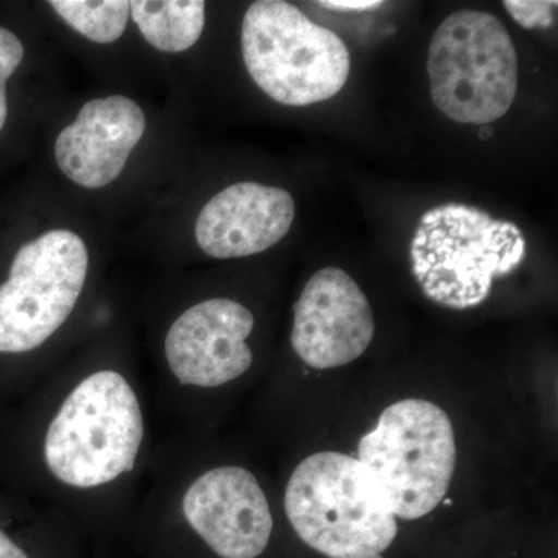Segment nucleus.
<instances>
[{
    "mask_svg": "<svg viewBox=\"0 0 558 558\" xmlns=\"http://www.w3.org/2000/svg\"><path fill=\"white\" fill-rule=\"evenodd\" d=\"M132 20L154 49L179 53L199 40L205 27L202 0H134Z\"/></svg>",
    "mask_w": 558,
    "mask_h": 558,
    "instance_id": "obj_13",
    "label": "nucleus"
},
{
    "mask_svg": "<svg viewBox=\"0 0 558 558\" xmlns=\"http://www.w3.org/2000/svg\"><path fill=\"white\" fill-rule=\"evenodd\" d=\"M24 60V46L13 32L0 27V131L7 121V81Z\"/></svg>",
    "mask_w": 558,
    "mask_h": 558,
    "instance_id": "obj_15",
    "label": "nucleus"
},
{
    "mask_svg": "<svg viewBox=\"0 0 558 558\" xmlns=\"http://www.w3.org/2000/svg\"><path fill=\"white\" fill-rule=\"evenodd\" d=\"M241 47L250 76L279 105L301 108L329 100L351 72L347 44L282 0L248 7Z\"/></svg>",
    "mask_w": 558,
    "mask_h": 558,
    "instance_id": "obj_4",
    "label": "nucleus"
},
{
    "mask_svg": "<svg viewBox=\"0 0 558 558\" xmlns=\"http://www.w3.org/2000/svg\"><path fill=\"white\" fill-rule=\"evenodd\" d=\"M145 130L137 102L121 95L98 98L86 102L61 132L54 156L70 180L84 189H102L119 178Z\"/></svg>",
    "mask_w": 558,
    "mask_h": 558,
    "instance_id": "obj_12",
    "label": "nucleus"
},
{
    "mask_svg": "<svg viewBox=\"0 0 558 558\" xmlns=\"http://www.w3.org/2000/svg\"><path fill=\"white\" fill-rule=\"evenodd\" d=\"M295 219L289 191L256 182L234 183L202 208L196 240L218 259L258 255L278 244Z\"/></svg>",
    "mask_w": 558,
    "mask_h": 558,
    "instance_id": "obj_11",
    "label": "nucleus"
},
{
    "mask_svg": "<svg viewBox=\"0 0 558 558\" xmlns=\"http://www.w3.org/2000/svg\"><path fill=\"white\" fill-rule=\"evenodd\" d=\"M505 7L524 28H548L556 21L557 2L550 0H505Z\"/></svg>",
    "mask_w": 558,
    "mask_h": 558,
    "instance_id": "obj_16",
    "label": "nucleus"
},
{
    "mask_svg": "<svg viewBox=\"0 0 558 558\" xmlns=\"http://www.w3.org/2000/svg\"><path fill=\"white\" fill-rule=\"evenodd\" d=\"M376 332L373 307L347 271L318 270L293 306V351L315 369L340 368L365 354Z\"/></svg>",
    "mask_w": 558,
    "mask_h": 558,
    "instance_id": "obj_8",
    "label": "nucleus"
},
{
    "mask_svg": "<svg viewBox=\"0 0 558 558\" xmlns=\"http://www.w3.org/2000/svg\"><path fill=\"white\" fill-rule=\"evenodd\" d=\"M190 526L222 558H256L269 545L274 519L258 480L223 465L191 484L182 501Z\"/></svg>",
    "mask_w": 558,
    "mask_h": 558,
    "instance_id": "obj_10",
    "label": "nucleus"
},
{
    "mask_svg": "<svg viewBox=\"0 0 558 558\" xmlns=\"http://www.w3.org/2000/svg\"><path fill=\"white\" fill-rule=\"evenodd\" d=\"M318 5L329 10L366 11L379 9L381 2L379 0H326V2H318Z\"/></svg>",
    "mask_w": 558,
    "mask_h": 558,
    "instance_id": "obj_17",
    "label": "nucleus"
},
{
    "mask_svg": "<svg viewBox=\"0 0 558 558\" xmlns=\"http://www.w3.org/2000/svg\"><path fill=\"white\" fill-rule=\"evenodd\" d=\"M436 108L462 124L505 117L519 90V57L505 25L481 10H459L439 25L427 58Z\"/></svg>",
    "mask_w": 558,
    "mask_h": 558,
    "instance_id": "obj_5",
    "label": "nucleus"
},
{
    "mask_svg": "<svg viewBox=\"0 0 558 558\" xmlns=\"http://www.w3.org/2000/svg\"><path fill=\"white\" fill-rule=\"evenodd\" d=\"M0 558H28L27 554H25L16 543L11 542V539L3 534L2 529H0Z\"/></svg>",
    "mask_w": 558,
    "mask_h": 558,
    "instance_id": "obj_18",
    "label": "nucleus"
},
{
    "mask_svg": "<svg viewBox=\"0 0 558 558\" xmlns=\"http://www.w3.org/2000/svg\"><path fill=\"white\" fill-rule=\"evenodd\" d=\"M374 558H384V557H381V556H377V557H374Z\"/></svg>",
    "mask_w": 558,
    "mask_h": 558,
    "instance_id": "obj_19",
    "label": "nucleus"
},
{
    "mask_svg": "<svg viewBox=\"0 0 558 558\" xmlns=\"http://www.w3.org/2000/svg\"><path fill=\"white\" fill-rule=\"evenodd\" d=\"M143 433L134 389L116 371H100L70 392L51 421L47 468L68 486H102L134 470Z\"/></svg>",
    "mask_w": 558,
    "mask_h": 558,
    "instance_id": "obj_3",
    "label": "nucleus"
},
{
    "mask_svg": "<svg viewBox=\"0 0 558 558\" xmlns=\"http://www.w3.org/2000/svg\"><path fill=\"white\" fill-rule=\"evenodd\" d=\"M524 256L526 241L515 223L462 204L428 209L410 247L424 295L453 311L483 304L495 279L512 274Z\"/></svg>",
    "mask_w": 558,
    "mask_h": 558,
    "instance_id": "obj_2",
    "label": "nucleus"
},
{
    "mask_svg": "<svg viewBox=\"0 0 558 558\" xmlns=\"http://www.w3.org/2000/svg\"><path fill=\"white\" fill-rule=\"evenodd\" d=\"M357 459L373 473L396 519H422L438 508L453 480V425L428 400H400L360 439Z\"/></svg>",
    "mask_w": 558,
    "mask_h": 558,
    "instance_id": "obj_6",
    "label": "nucleus"
},
{
    "mask_svg": "<svg viewBox=\"0 0 558 558\" xmlns=\"http://www.w3.org/2000/svg\"><path fill=\"white\" fill-rule=\"evenodd\" d=\"M286 513L299 537L329 558L381 556L398 520L373 473L357 458L322 451L290 476Z\"/></svg>",
    "mask_w": 558,
    "mask_h": 558,
    "instance_id": "obj_1",
    "label": "nucleus"
},
{
    "mask_svg": "<svg viewBox=\"0 0 558 558\" xmlns=\"http://www.w3.org/2000/svg\"><path fill=\"white\" fill-rule=\"evenodd\" d=\"M89 253L69 230L22 245L0 286V352L33 351L64 325L86 282Z\"/></svg>",
    "mask_w": 558,
    "mask_h": 558,
    "instance_id": "obj_7",
    "label": "nucleus"
},
{
    "mask_svg": "<svg viewBox=\"0 0 558 558\" xmlns=\"http://www.w3.org/2000/svg\"><path fill=\"white\" fill-rule=\"evenodd\" d=\"M255 328L252 312L236 301L215 299L183 312L167 333L165 355L175 379L191 387L216 388L252 366L245 343Z\"/></svg>",
    "mask_w": 558,
    "mask_h": 558,
    "instance_id": "obj_9",
    "label": "nucleus"
},
{
    "mask_svg": "<svg viewBox=\"0 0 558 558\" xmlns=\"http://www.w3.org/2000/svg\"><path fill=\"white\" fill-rule=\"evenodd\" d=\"M49 5L73 31L94 43H113L126 31L130 14L126 0H53Z\"/></svg>",
    "mask_w": 558,
    "mask_h": 558,
    "instance_id": "obj_14",
    "label": "nucleus"
}]
</instances>
